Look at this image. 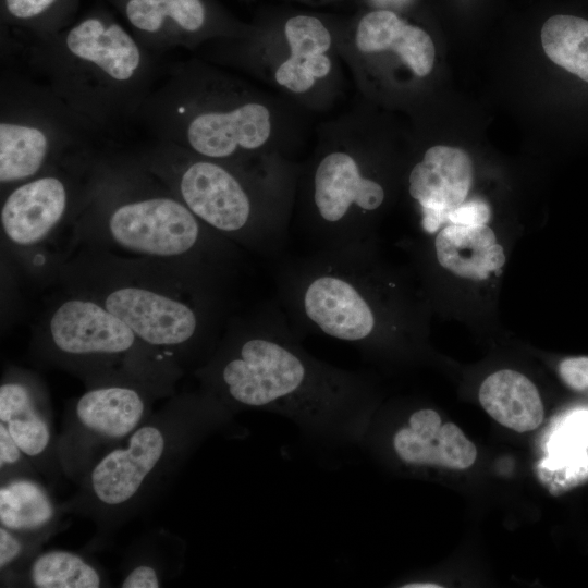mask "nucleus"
<instances>
[{
  "label": "nucleus",
  "mask_w": 588,
  "mask_h": 588,
  "mask_svg": "<svg viewBox=\"0 0 588 588\" xmlns=\"http://www.w3.org/2000/svg\"><path fill=\"white\" fill-rule=\"evenodd\" d=\"M194 373L199 388L234 415L278 414L323 446L360 443L371 420L366 378L310 355L279 303L232 320Z\"/></svg>",
  "instance_id": "1"
},
{
  "label": "nucleus",
  "mask_w": 588,
  "mask_h": 588,
  "mask_svg": "<svg viewBox=\"0 0 588 588\" xmlns=\"http://www.w3.org/2000/svg\"><path fill=\"white\" fill-rule=\"evenodd\" d=\"M59 273L68 291L103 305L183 370L201 366L219 341L221 286L191 270L83 247Z\"/></svg>",
  "instance_id": "2"
},
{
  "label": "nucleus",
  "mask_w": 588,
  "mask_h": 588,
  "mask_svg": "<svg viewBox=\"0 0 588 588\" xmlns=\"http://www.w3.org/2000/svg\"><path fill=\"white\" fill-rule=\"evenodd\" d=\"M73 233L83 247L172 264L219 286L240 258L238 246L201 222L137 158H102Z\"/></svg>",
  "instance_id": "3"
},
{
  "label": "nucleus",
  "mask_w": 588,
  "mask_h": 588,
  "mask_svg": "<svg viewBox=\"0 0 588 588\" xmlns=\"http://www.w3.org/2000/svg\"><path fill=\"white\" fill-rule=\"evenodd\" d=\"M234 414L200 388L173 394L122 444L105 453L62 504L65 514L90 519L102 541L142 514L169 487L210 436Z\"/></svg>",
  "instance_id": "4"
},
{
  "label": "nucleus",
  "mask_w": 588,
  "mask_h": 588,
  "mask_svg": "<svg viewBox=\"0 0 588 588\" xmlns=\"http://www.w3.org/2000/svg\"><path fill=\"white\" fill-rule=\"evenodd\" d=\"M2 32L19 39L47 87L93 130L135 117L152 91L149 50L105 7L44 37Z\"/></svg>",
  "instance_id": "5"
},
{
  "label": "nucleus",
  "mask_w": 588,
  "mask_h": 588,
  "mask_svg": "<svg viewBox=\"0 0 588 588\" xmlns=\"http://www.w3.org/2000/svg\"><path fill=\"white\" fill-rule=\"evenodd\" d=\"M136 158L217 234L266 257L283 249L289 233L284 211L261 203L226 161L162 142Z\"/></svg>",
  "instance_id": "6"
},
{
  "label": "nucleus",
  "mask_w": 588,
  "mask_h": 588,
  "mask_svg": "<svg viewBox=\"0 0 588 588\" xmlns=\"http://www.w3.org/2000/svg\"><path fill=\"white\" fill-rule=\"evenodd\" d=\"M36 351L46 362L81 376L85 384L128 377L173 395L174 383L184 372L103 305L71 291L48 313Z\"/></svg>",
  "instance_id": "7"
},
{
  "label": "nucleus",
  "mask_w": 588,
  "mask_h": 588,
  "mask_svg": "<svg viewBox=\"0 0 588 588\" xmlns=\"http://www.w3.org/2000/svg\"><path fill=\"white\" fill-rule=\"evenodd\" d=\"M94 131L47 86L15 72L0 84L1 194L88 149Z\"/></svg>",
  "instance_id": "8"
},
{
  "label": "nucleus",
  "mask_w": 588,
  "mask_h": 588,
  "mask_svg": "<svg viewBox=\"0 0 588 588\" xmlns=\"http://www.w3.org/2000/svg\"><path fill=\"white\" fill-rule=\"evenodd\" d=\"M101 161L88 148L1 194L4 241L32 268L48 267V249L62 232H73L91 196Z\"/></svg>",
  "instance_id": "9"
},
{
  "label": "nucleus",
  "mask_w": 588,
  "mask_h": 588,
  "mask_svg": "<svg viewBox=\"0 0 588 588\" xmlns=\"http://www.w3.org/2000/svg\"><path fill=\"white\" fill-rule=\"evenodd\" d=\"M85 385V392L69 402L57 441L64 476L76 483L152 415L156 399L168 396L159 388L128 377Z\"/></svg>",
  "instance_id": "10"
},
{
  "label": "nucleus",
  "mask_w": 588,
  "mask_h": 588,
  "mask_svg": "<svg viewBox=\"0 0 588 588\" xmlns=\"http://www.w3.org/2000/svg\"><path fill=\"white\" fill-rule=\"evenodd\" d=\"M136 117L146 122L158 142L220 161L260 148L271 131L269 111L260 103L199 108L161 87L149 94Z\"/></svg>",
  "instance_id": "11"
},
{
  "label": "nucleus",
  "mask_w": 588,
  "mask_h": 588,
  "mask_svg": "<svg viewBox=\"0 0 588 588\" xmlns=\"http://www.w3.org/2000/svg\"><path fill=\"white\" fill-rule=\"evenodd\" d=\"M0 424L42 477L56 483L64 476L49 392L39 376L17 366L5 368L0 384Z\"/></svg>",
  "instance_id": "12"
},
{
  "label": "nucleus",
  "mask_w": 588,
  "mask_h": 588,
  "mask_svg": "<svg viewBox=\"0 0 588 588\" xmlns=\"http://www.w3.org/2000/svg\"><path fill=\"white\" fill-rule=\"evenodd\" d=\"M474 176L469 155L457 147L436 145L424 154L408 175V193L421 211L425 233L436 234L449 212L465 201Z\"/></svg>",
  "instance_id": "13"
},
{
  "label": "nucleus",
  "mask_w": 588,
  "mask_h": 588,
  "mask_svg": "<svg viewBox=\"0 0 588 588\" xmlns=\"http://www.w3.org/2000/svg\"><path fill=\"white\" fill-rule=\"evenodd\" d=\"M390 449L397 460L411 467L465 469L477 457L475 444L454 424H442L431 408L411 413L404 425L390 438Z\"/></svg>",
  "instance_id": "14"
},
{
  "label": "nucleus",
  "mask_w": 588,
  "mask_h": 588,
  "mask_svg": "<svg viewBox=\"0 0 588 588\" xmlns=\"http://www.w3.org/2000/svg\"><path fill=\"white\" fill-rule=\"evenodd\" d=\"M147 50L186 45L208 25L205 0H108Z\"/></svg>",
  "instance_id": "15"
},
{
  "label": "nucleus",
  "mask_w": 588,
  "mask_h": 588,
  "mask_svg": "<svg viewBox=\"0 0 588 588\" xmlns=\"http://www.w3.org/2000/svg\"><path fill=\"white\" fill-rule=\"evenodd\" d=\"M433 248L442 269L474 281L487 279L505 262L504 249L487 224H446L436 233Z\"/></svg>",
  "instance_id": "16"
},
{
  "label": "nucleus",
  "mask_w": 588,
  "mask_h": 588,
  "mask_svg": "<svg viewBox=\"0 0 588 588\" xmlns=\"http://www.w3.org/2000/svg\"><path fill=\"white\" fill-rule=\"evenodd\" d=\"M64 514L41 478L0 481V526L46 542L57 534Z\"/></svg>",
  "instance_id": "17"
},
{
  "label": "nucleus",
  "mask_w": 588,
  "mask_h": 588,
  "mask_svg": "<svg viewBox=\"0 0 588 588\" xmlns=\"http://www.w3.org/2000/svg\"><path fill=\"white\" fill-rule=\"evenodd\" d=\"M356 45L365 53L393 50L418 76L429 74L434 63L431 37L388 10L370 12L360 20Z\"/></svg>",
  "instance_id": "18"
},
{
  "label": "nucleus",
  "mask_w": 588,
  "mask_h": 588,
  "mask_svg": "<svg viewBox=\"0 0 588 588\" xmlns=\"http://www.w3.org/2000/svg\"><path fill=\"white\" fill-rule=\"evenodd\" d=\"M478 396L493 419L517 432L534 430L543 420L544 408L536 385L518 371L491 373L481 383Z\"/></svg>",
  "instance_id": "19"
},
{
  "label": "nucleus",
  "mask_w": 588,
  "mask_h": 588,
  "mask_svg": "<svg viewBox=\"0 0 588 588\" xmlns=\"http://www.w3.org/2000/svg\"><path fill=\"white\" fill-rule=\"evenodd\" d=\"M106 579L84 555L61 549L39 551L11 580L9 587L99 588Z\"/></svg>",
  "instance_id": "20"
},
{
  "label": "nucleus",
  "mask_w": 588,
  "mask_h": 588,
  "mask_svg": "<svg viewBox=\"0 0 588 588\" xmlns=\"http://www.w3.org/2000/svg\"><path fill=\"white\" fill-rule=\"evenodd\" d=\"M79 0H0L1 29L27 37H44L70 26Z\"/></svg>",
  "instance_id": "21"
},
{
  "label": "nucleus",
  "mask_w": 588,
  "mask_h": 588,
  "mask_svg": "<svg viewBox=\"0 0 588 588\" xmlns=\"http://www.w3.org/2000/svg\"><path fill=\"white\" fill-rule=\"evenodd\" d=\"M540 36L544 53L554 64L588 83V20L553 15L544 22Z\"/></svg>",
  "instance_id": "22"
},
{
  "label": "nucleus",
  "mask_w": 588,
  "mask_h": 588,
  "mask_svg": "<svg viewBox=\"0 0 588 588\" xmlns=\"http://www.w3.org/2000/svg\"><path fill=\"white\" fill-rule=\"evenodd\" d=\"M171 535L159 532L151 538L140 541L131 550L120 583L122 588H157L176 572L172 569L170 550L163 548L170 541Z\"/></svg>",
  "instance_id": "23"
},
{
  "label": "nucleus",
  "mask_w": 588,
  "mask_h": 588,
  "mask_svg": "<svg viewBox=\"0 0 588 588\" xmlns=\"http://www.w3.org/2000/svg\"><path fill=\"white\" fill-rule=\"evenodd\" d=\"M284 33L292 52L290 58L297 61L324 54L331 45L329 30L313 16L298 15L287 20Z\"/></svg>",
  "instance_id": "24"
},
{
  "label": "nucleus",
  "mask_w": 588,
  "mask_h": 588,
  "mask_svg": "<svg viewBox=\"0 0 588 588\" xmlns=\"http://www.w3.org/2000/svg\"><path fill=\"white\" fill-rule=\"evenodd\" d=\"M540 478L553 494H560L588 478V455L584 451L550 453L540 463Z\"/></svg>",
  "instance_id": "25"
},
{
  "label": "nucleus",
  "mask_w": 588,
  "mask_h": 588,
  "mask_svg": "<svg viewBox=\"0 0 588 588\" xmlns=\"http://www.w3.org/2000/svg\"><path fill=\"white\" fill-rule=\"evenodd\" d=\"M40 539L0 526V583L9 587L11 580L41 550Z\"/></svg>",
  "instance_id": "26"
},
{
  "label": "nucleus",
  "mask_w": 588,
  "mask_h": 588,
  "mask_svg": "<svg viewBox=\"0 0 588 588\" xmlns=\"http://www.w3.org/2000/svg\"><path fill=\"white\" fill-rule=\"evenodd\" d=\"M331 62L324 54L310 57L304 61L292 58L285 60L275 72L277 82L294 93L308 90L316 78L328 75Z\"/></svg>",
  "instance_id": "27"
},
{
  "label": "nucleus",
  "mask_w": 588,
  "mask_h": 588,
  "mask_svg": "<svg viewBox=\"0 0 588 588\" xmlns=\"http://www.w3.org/2000/svg\"><path fill=\"white\" fill-rule=\"evenodd\" d=\"M21 476L41 478L33 461L0 424V481Z\"/></svg>",
  "instance_id": "28"
},
{
  "label": "nucleus",
  "mask_w": 588,
  "mask_h": 588,
  "mask_svg": "<svg viewBox=\"0 0 588 588\" xmlns=\"http://www.w3.org/2000/svg\"><path fill=\"white\" fill-rule=\"evenodd\" d=\"M588 444V412H577L568 417L550 442V453L564 454L584 451Z\"/></svg>",
  "instance_id": "29"
},
{
  "label": "nucleus",
  "mask_w": 588,
  "mask_h": 588,
  "mask_svg": "<svg viewBox=\"0 0 588 588\" xmlns=\"http://www.w3.org/2000/svg\"><path fill=\"white\" fill-rule=\"evenodd\" d=\"M491 217L489 205L479 198L464 201L452 209L446 218L448 224L480 225L487 224Z\"/></svg>",
  "instance_id": "30"
},
{
  "label": "nucleus",
  "mask_w": 588,
  "mask_h": 588,
  "mask_svg": "<svg viewBox=\"0 0 588 588\" xmlns=\"http://www.w3.org/2000/svg\"><path fill=\"white\" fill-rule=\"evenodd\" d=\"M559 373L569 388L588 394V356L562 360L559 365Z\"/></svg>",
  "instance_id": "31"
},
{
  "label": "nucleus",
  "mask_w": 588,
  "mask_h": 588,
  "mask_svg": "<svg viewBox=\"0 0 588 588\" xmlns=\"http://www.w3.org/2000/svg\"><path fill=\"white\" fill-rule=\"evenodd\" d=\"M402 587L403 588H441L442 586L437 585L434 583L421 581V583L405 584Z\"/></svg>",
  "instance_id": "32"
},
{
  "label": "nucleus",
  "mask_w": 588,
  "mask_h": 588,
  "mask_svg": "<svg viewBox=\"0 0 588 588\" xmlns=\"http://www.w3.org/2000/svg\"><path fill=\"white\" fill-rule=\"evenodd\" d=\"M380 3H396V2H402L404 0H376Z\"/></svg>",
  "instance_id": "33"
}]
</instances>
